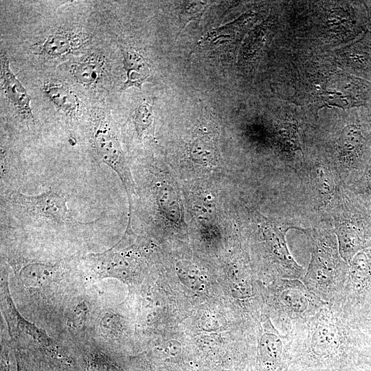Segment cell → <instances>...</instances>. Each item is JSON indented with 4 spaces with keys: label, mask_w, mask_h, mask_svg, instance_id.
<instances>
[{
    "label": "cell",
    "mask_w": 371,
    "mask_h": 371,
    "mask_svg": "<svg viewBox=\"0 0 371 371\" xmlns=\"http://www.w3.org/2000/svg\"><path fill=\"white\" fill-rule=\"evenodd\" d=\"M289 370L341 371L349 348L346 310L327 303L291 333Z\"/></svg>",
    "instance_id": "cell-1"
},
{
    "label": "cell",
    "mask_w": 371,
    "mask_h": 371,
    "mask_svg": "<svg viewBox=\"0 0 371 371\" xmlns=\"http://www.w3.org/2000/svg\"><path fill=\"white\" fill-rule=\"evenodd\" d=\"M1 210L23 227L59 231L89 225L78 221L64 196L53 190L27 195L16 190L1 192Z\"/></svg>",
    "instance_id": "cell-2"
},
{
    "label": "cell",
    "mask_w": 371,
    "mask_h": 371,
    "mask_svg": "<svg viewBox=\"0 0 371 371\" xmlns=\"http://www.w3.org/2000/svg\"><path fill=\"white\" fill-rule=\"evenodd\" d=\"M88 136L97 160L111 168L120 177L128 196V214L132 215V196L136 194L135 182L118 135L106 113L98 111L92 116Z\"/></svg>",
    "instance_id": "cell-3"
},
{
    "label": "cell",
    "mask_w": 371,
    "mask_h": 371,
    "mask_svg": "<svg viewBox=\"0 0 371 371\" xmlns=\"http://www.w3.org/2000/svg\"><path fill=\"white\" fill-rule=\"evenodd\" d=\"M346 272L333 250L323 245L314 247L302 282L308 291L325 303L339 300L346 281Z\"/></svg>",
    "instance_id": "cell-4"
},
{
    "label": "cell",
    "mask_w": 371,
    "mask_h": 371,
    "mask_svg": "<svg viewBox=\"0 0 371 371\" xmlns=\"http://www.w3.org/2000/svg\"><path fill=\"white\" fill-rule=\"evenodd\" d=\"M276 300L286 334L327 304L308 291L300 279L280 278L276 285Z\"/></svg>",
    "instance_id": "cell-5"
},
{
    "label": "cell",
    "mask_w": 371,
    "mask_h": 371,
    "mask_svg": "<svg viewBox=\"0 0 371 371\" xmlns=\"http://www.w3.org/2000/svg\"><path fill=\"white\" fill-rule=\"evenodd\" d=\"M133 232L127 224L121 240L111 249L100 253L89 254L85 258L92 269L100 276L130 278L139 271L142 263L139 250L131 245Z\"/></svg>",
    "instance_id": "cell-6"
},
{
    "label": "cell",
    "mask_w": 371,
    "mask_h": 371,
    "mask_svg": "<svg viewBox=\"0 0 371 371\" xmlns=\"http://www.w3.org/2000/svg\"><path fill=\"white\" fill-rule=\"evenodd\" d=\"M1 88L9 104L21 121L34 126L35 119L31 108V98L26 89L12 73L5 54H1Z\"/></svg>",
    "instance_id": "cell-7"
},
{
    "label": "cell",
    "mask_w": 371,
    "mask_h": 371,
    "mask_svg": "<svg viewBox=\"0 0 371 371\" xmlns=\"http://www.w3.org/2000/svg\"><path fill=\"white\" fill-rule=\"evenodd\" d=\"M89 39L88 34L78 30H56L36 43L34 47L38 56L46 59H58L80 49Z\"/></svg>",
    "instance_id": "cell-8"
},
{
    "label": "cell",
    "mask_w": 371,
    "mask_h": 371,
    "mask_svg": "<svg viewBox=\"0 0 371 371\" xmlns=\"http://www.w3.org/2000/svg\"><path fill=\"white\" fill-rule=\"evenodd\" d=\"M274 329L265 332L260 339V361L268 370L289 371L291 364L290 335H281Z\"/></svg>",
    "instance_id": "cell-9"
},
{
    "label": "cell",
    "mask_w": 371,
    "mask_h": 371,
    "mask_svg": "<svg viewBox=\"0 0 371 371\" xmlns=\"http://www.w3.org/2000/svg\"><path fill=\"white\" fill-rule=\"evenodd\" d=\"M105 67L104 57L100 54L91 53L76 60L71 65V74L80 85H95L102 80Z\"/></svg>",
    "instance_id": "cell-10"
},
{
    "label": "cell",
    "mask_w": 371,
    "mask_h": 371,
    "mask_svg": "<svg viewBox=\"0 0 371 371\" xmlns=\"http://www.w3.org/2000/svg\"><path fill=\"white\" fill-rule=\"evenodd\" d=\"M124 67L126 73V80L122 89L131 87L142 89L150 76V68L145 58L134 49L120 45Z\"/></svg>",
    "instance_id": "cell-11"
},
{
    "label": "cell",
    "mask_w": 371,
    "mask_h": 371,
    "mask_svg": "<svg viewBox=\"0 0 371 371\" xmlns=\"http://www.w3.org/2000/svg\"><path fill=\"white\" fill-rule=\"evenodd\" d=\"M43 90L53 104L65 116L74 118L80 111V100L76 92L65 84L47 82Z\"/></svg>",
    "instance_id": "cell-12"
},
{
    "label": "cell",
    "mask_w": 371,
    "mask_h": 371,
    "mask_svg": "<svg viewBox=\"0 0 371 371\" xmlns=\"http://www.w3.org/2000/svg\"><path fill=\"white\" fill-rule=\"evenodd\" d=\"M363 142V137L360 127L351 124L341 131L338 139V146L343 155L353 157L361 150Z\"/></svg>",
    "instance_id": "cell-13"
},
{
    "label": "cell",
    "mask_w": 371,
    "mask_h": 371,
    "mask_svg": "<svg viewBox=\"0 0 371 371\" xmlns=\"http://www.w3.org/2000/svg\"><path fill=\"white\" fill-rule=\"evenodd\" d=\"M56 269L55 266L41 262H30L21 269L19 276L24 283L43 284L52 278Z\"/></svg>",
    "instance_id": "cell-14"
},
{
    "label": "cell",
    "mask_w": 371,
    "mask_h": 371,
    "mask_svg": "<svg viewBox=\"0 0 371 371\" xmlns=\"http://www.w3.org/2000/svg\"><path fill=\"white\" fill-rule=\"evenodd\" d=\"M133 125L137 137L141 139L146 132L150 128L153 122V110L147 102L139 104L133 113Z\"/></svg>",
    "instance_id": "cell-15"
},
{
    "label": "cell",
    "mask_w": 371,
    "mask_h": 371,
    "mask_svg": "<svg viewBox=\"0 0 371 371\" xmlns=\"http://www.w3.org/2000/svg\"><path fill=\"white\" fill-rule=\"evenodd\" d=\"M89 371H119L117 367L104 353L95 352L87 359Z\"/></svg>",
    "instance_id": "cell-16"
},
{
    "label": "cell",
    "mask_w": 371,
    "mask_h": 371,
    "mask_svg": "<svg viewBox=\"0 0 371 371\" xmlns=\"http://www.w3.org/2000/svg\"><path fill=\"white\" fill-rule=\"evenodd\" d=\"M206 6L207 3L203 2H194L189 4L188 7L186 8L182 12V14L183 15V17H182L183 24V29L186 26V24L192 19L200 18L205 11Z\"/></svg>",
    "instance_id": "cell-17"
},
{
    "label": "cell",
    "mask_w": 371,
    "mask_h": 371,
    "mask_svg": "<svg viewBox=\"0 0 371 371\" xmlns=\"http://www.w3.org/2000/svg\"><path fill=\"white\" fill-rule=\"evenodd\" d=\"M179 273L180 277L181 278V279L184 280V282L186 284L194 286H196V285H201L202 279L196 269L187 270L186 267H181L180 266L179 268Z\"/></svg>",
    "instance_id": "cell-18"
},
{
    "label": "cell",
    "mask_w": 371,
    "mask_h": 371,
    "mask_svg": "<svg viewBox=\"0 0 371 371\" xmlns=\"http://www.w3.org/2000/svg\"><path fill=\"white\" fill-rule=\"evenodd\" d=\"M366 187L368 191L371 194V164L368 168L366 174Z\"/></svg>",
    "instance_id": "cell-19"
},
{
    "label": "cell",
    "mask_w": 371,
    "mask_h": 371,
    "mask_svg": "<svg viewBox=\"0 0 371 371\" xmlns=\"http://www.w3.org/2000/svg\"><path fill=\"white\" fill-rule=\"evenodd\" d=\"M17 371H26L24 366L21 364V362L19 363V361H18Z\"/></svg>",
    "instance_id": "cell-20"
},
{
    "label": "cell",
    "mask_w": 371,
    "mask_h": 371,
    "mask_svg": "<svg viewBox=\"0 0 371 371\" xmlns=\"http://www.w3.org/2000/svg\"><path fill=\"white\" fill-rule=\"evenodd\" d=\"M289 371H297V370H289Z\"/></svg>",
    "instance_id": "cell-21"
}]
</instances>
